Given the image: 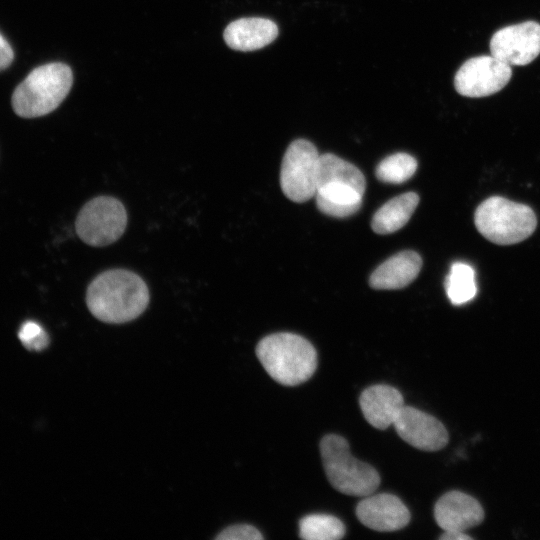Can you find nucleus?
Returning <instances> with one entry per match:
<instances>
[{"instance_id":"obj_8","label":"nucleus","mask_w":540,"mask_h":540,"mask_svg":"<svg viewBox=\"0 0 540 540\" xmlns=\"http://www.w3.org/2000/svg\"><path fill=\"white\" fill-rule=\"evenodd\" d=\"M512 75L510 65L490 56L467 60L454 78L456 91L467 97H485L500 91Z\"/></svg>"},{"instance_id":"obj_20","label":"nucleus","mask_w":540,"mask_h":540,"mask_svg":"<svg viewBox=\"0 0 540 540\" xmlns=\"http://www.w3.org/2000/svg\"><path fill=\"white\" fill-rule=\"evenodd\" d=\"M417 169L416 159L407 153H395L383 159L376 167L378 180L400 184L409 180Z\"/></svg>"},{"instance_id":"obj_7","label":"nucleus","mask_w":540,"mask_h":540,"mask_svg":"<svg viewBox=\"0 0 540 540\" xmlns=\"http://www.w3.org/2000/svg\"><path fill=\"white\" fill-rule=\"evenodd\" d=\"M320 154L305 139L293 141L287 148L280 171V185L290 200L303 203L316 195Z\"/></svg>"},{"instance_id":"obj_14","label":"nucleus","mask_w":540,"mask_h":540,"mask_svg":"<svg viewBox=\"0 0 540 540\" xmlns=\"http://www.w3.org/2000/svg\"><path fill=\"white\" fill-rule=\"evenodd\" d=\"M277 35L278 27L272 20L250 17L231 22L224 31V40L234 50L253 51L267 46Z\"/></svg>"},{"instance_id":"obj_12","label":"nucleus","mask_w":540,"mask_h":540,"mask_svg":"<svg viewBox=\"0 0 540 540\" xmlns=\"http://www.w3.org/2000/svg\"><path fill=\"white\" fill-rule=\"evenodd\" d=\"M434 518L444 531L464 532L483 521L484 510L474 497L454 490L445 493L437 500L434 506Z\"/></svg>"},{"instance_id":"obj_9","label":"nucleus","mask_w":540,"mask_h":540,"mask_svg":"<svg viewBox=\"0 0 540 540\" xmlns=\"http://www.w3.org/2000/svg\"><path fill=\"white\" fill-rule=\"evenodd\" d=\"M490 51L510 66L531 63L540 54V24L526 21L498 30L491 38Z\"/></svg>"},{"instance_id":"obj_5","label":"nucleus","mask_w":540,"mask_h":540,"mask_svg":"<svg viewBox=\"0 0 540 540\" xmlns=\"http://www.w3.org/2000/svg\"><path fill=\"white\" fill-rule=\"evenodd\" d=\"M474 222L477 230L498 245H511L528 238L537 225L533 210L524 204L493 196L476 209Z\"/></svg>"},{"instance_id":"obj_2","label":"nucleus","mask_w":540,"mask_h":540,"mask_svg":"<svg viewBox=\"0 0 540 540\" xmlns=\"http://www.w3.org/2000/svg\"><path fill=\"white\" fill-rule=\"evenodd\" d=\"M256 355L270 377L285 386L307 381L317 368L313 345L293 333L281 332L264 337L256 346Z\"/></svg>"},{"instance_id":"obj_23","label":"nucleus","mask_w":540,"mask_h":540,"mask_svg":"<svg viewBox=\"0 0 540 540\" xmlns=\"http://www.w3.org/2000/svg\"><path fill=\"white\" fill-rule=\"evenodd\" d=\"M217 540H261L263 536L254 526L247 524L233 525L224 529Z\"/></svg>"},{"instance_id":"obj_19","label":"nucleus","mask_w":540,"mask_h":540,"mask_svg":"<svg viewBox=\"0 0 540 540\" xmlns=\"http://www.w3.org/2000/svg\"><path fill=\"white\" fill-rule=\"evenodd\" d=\"M344 534V524L333 515L310 514L299 522V536L305 540H338Z\"/></svg>"},{"instance_id":"obj_11","label":"nucleus","mask_w":540,"mask_h":540,"mask_svg":"<svg viewBox=\"0 0 540 540\" xmlns=\"http://www.w3.org/2000/svg\"><path fill=\"white\" fill-rule=\"evenodd\" d=\"M356 516L366 527L380 532L399 530L410 521V512L395 495H367L356 506Z\"/></svg>"},{"instance_id":"obj_15","label":"nucleus","mask_w":540,"mask_h":540,"mask_svg":"<svg viewBox=\"0 0 540 540\" xmlns=\"http://www.w3.org/2000/svg\"><path fill=\"white\" fill-rule=\"evenodd\" d=\"M421 257L414 251H402L393 255L371 274L369 284L373 289L392 290L406 287L419 274Z\"/></svg>"},{"instance_id":"obj_18","label":"nucleus","mask_w":540,"mask_h":540,"mask_svg":"<svg viewBox=\"0 0 540 540\" xmlns=\"http://www.w3.org/2000/svg\"><path fill=\"white\" fill-rule=\"evenodd\" d=\"M445 288L452 304L463 305L471 301L477 294L473 267L463 262L453 263L445 281Z\"/></svg>"},{"instance_id":"obj_1","label":"nucleus","mask_w":540,"mask_h":540,"mask_svg":"<svg viewBox=\"0 0 540 540\" xmlns=\"http://www.w3.org/2000/svg\"><path fill=\"white\" fill-rule=\"evenodd\" d=\"M149 303L144 280L129 270L111 269L95 277L86 292L89 311L105 323H125L140 316Z\"/></svg>"},{"instance_id":"obj_3","label":"nucleus","mask_w":540,"mask_h":540,"mask_svg":"<svg viewBox=\"0 0 540 540\" xmlns=\"http://www.w3.org/2000/svg\"><path fill=\"white\" fill-rule=\"evenodd\" d=\"M72 83V70L64 63L53 62L36 67L15 88L12 108L23 118L49 114L68 95Z\"/></svg>"},{"instance_id":"obj_6","label":"nucleus","mask_w":540,"mask_h":540,"mask_svg":"<svg viewBox=\"0 0 540 540\" xmlns=\"http://www.w3.org/2000/svg\"><path fill=\"white\" fill-rule=\"evenodd\" d=\"M127 213L123 204L111 196H98L79 211L75 228L86 244L102 247L118 240L125 231Z\"/></svg>"},{"instance_id":"obj_17","label":"nucleus","mask_w":540,"mask_h":540,"mask_svg":"<svg viewBox=\"0 0 540 540\" xmlns=\"http://www.w3.org/2000/svg\"><path fill=\"white\" fill-rule=\"evenodd\" d=\"M331 183L350 186L363 195L366 188L365 177L356 166L334 154L325 153L319 159L318 188Z\"/></svg>"},{"instance_id":"obj_13","label":"nucleus","mask_w":540,"mask_h":540,"mask_svg":"<svg viewBox=\"0 0 540 540\" xmlns=\"http://www.w3.org/2000/svg\"><path fill=\"white\" fill-rule=\"evenodd\" d=\"M364 418L373 427L384 430L393 425L404 406L402 394L396 388L378 384L366 388L359 397Z\"/></svg>"},{"instance_id":"obj_4","label":"nucleus","mask_w":540,"mask_h":540,"mask_svg":"<svg viewBox=\"0 0 540 540\" xmlns=\"http://www.w3.org/2000/svg\"><path fill=\"white\" fill-rule=\"evenodd\" d=\"M320 453L326 476L337 491L365 497L378 488L381 481L379 473L371 465L353 457L349 443L342 436H324L320 442Z\"/></svg>"},{"instance_id":"obj_21","label":"nucleus","mask_w":540,"mask_h":540,"mask_svg":"<svg viewBox=\"0 0 540 540\" xmlns=\"http://www.w3.org/2000/svg\"><path fill=\"white\" fill-rule=\"evenodd\" d=\"M18 337L28 350L40 351L49 344V337L43 327L34 322L26 321L20 327Z\"/></svg>"},{"instance_id":"obj_16","label":"nucleus","mask_w":540,"mask_h":540,"mask_svg":"<svg viewBox=\"0 0 540 540\" xmlns=\"http://www.w3.org/2000/svg\"><path fill=\"white\" fill-rule=\"evenodd\" d=\"M418 203L419 196L414 192L392 198L374 214L371 221L373 231L385 235L401 229L411 218Z\"/></svg>"},{"instance_id":"obj_22","label":"nucleus","mask_w":540,"mask_h":540,"mask_svg":"<svg viewBox=\"0 0 540 540\" xmlns=\"http://www.w3.org/2000/svg\"><path fill=\"white\" fill-rule=\"evenodd\" d=\"M316 197L317 208L324 214L332 217H348L355 214L362 204H342L331 202L318 195Z\"/></svg>"},{"instance_id":"obj_10","label":"nucleus","mask_w":540,"mask_h":540,"mask_svg":"<svg viewBox=\"0 0 540 540\" xmlns=\"http://www.w3.org/2000/svg\"><path fill=\"white\" fill-rule=\"evenodd\" d=\"M393 425L401 439L420 450H440L449 440L445 426L437 418L411 406H403Z\"/></svg>"},{"instance_id":"obj_24","label":"nucleus","mask_w":540,"mask_h":540,"mask_svg":"<svg viewBox=\"0 0 540 540\" xmlns=\"http://www.w3.org/2000/svg\"><path fill=\"white\" fill-rule=\"evenodd\" d=\"M13 59V49L5 37L0 33V71L9 67Z\"/></svg>"},{"instance_id":"obj_25","label":"nucleus","mask_w":540,"mask_h":540,"mask_svg":"<svg viewBox=\"0 0 540 540\" xmlns=\"http://www.w3.org/2000/svg\"><path fill=\"white\" fill-rule=\"evenodd\" d=\"M440 540H472L473 538L462 531H444Z\"/></svg>"}]
</instances>
